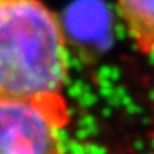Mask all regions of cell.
<instances>
[{
	"label": "cell",
	"instance_id": "obj_1",
	"mask_svg": "<svg viewBox=\"0 0 154 154\" xmlns=\"http://www.w3.org/2000/svg\"><path fill=\"white\" fill-rule=\"evenodd\" d=\"M67 76L59 16L42 0H0V99L61 94Z\"/></svg>",
	"mask_w": 154,
	"mask_h": 154
},
{
	"label": "cell",
	"instance_id": "obj_2",
	"mask_svg": "<svg viewBox=\"0 0 154 154\" xmlns=\"http://www.w3.org/2000/svg\"><path fill=\"white\" fill-rule=\"evenodd\" d=\"M70 120L63 93L32 100L0 99V154H69L61 133Z\"/></svg>",
	"mask_w": 154,
	"mask_h": 154
},
{
	"label": "cell",
	"instance_id": "obj_3",
	"mask_svg": "<svg viewBox=\"0 0 154 154\" xmlns=\"http://www.w3.org/2000/svg\"><path fill=\"white\" fill-rule=\"evenodd\" d=\"M116 3L136 50L154 57V0H116Z\"/></svg>",
	"mask_w": 154,
	"mask_h": 154
}]
</instances>
